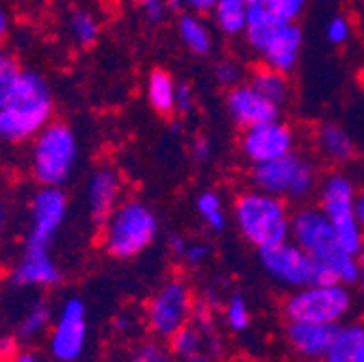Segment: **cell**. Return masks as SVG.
Masks as SVG:
<instances>
[{
  "instance_id": "1",
  "label": "cell",
  "mask_w": 364,
  "mask_h": 362,
  "mask_svg": "<svg viewBox=\"0 0 364 362\" xmlns=\"http://www.w3.org/2000/svg\"><path fill=\"white\" fill-rule=\"evenodd\" d=\"M53 119H57V96L50 80L39 70L24 68L0 109V146H28Z\"/></svg>"
},
{
  "instance_id": "2",
  "label": "cell",
  "mask_w": 364,
  "mask_h": 362,
  "mask_svg": "<svg viewBox=\"0 0 364 362\" xmlns=\"http://www.w3.org/2000/svg\"><path fill=\"white\" fill-rule=\"evenodd\" d=\"M291 239L304 247L316 262L332 269V274L343 284H358L362 278V267L358 254L347 252L334 233L330 217L318 204H297L291 217Z\"/></svg>"
},
{
  "instance_id": "3",
  "label": "cell",
  "mask_w": 364,
  "mask_h": 362,
  "mask_svg": "<svg viewBox=\"0 0 364 362\" xmlns=\"http://www.w3.org/2000/svg\"><path fill=\"white\" fill-rule=\"evenodd\" d=\"M26 148V171L37 187H65L80 165V137L63 119H53Z\"/></svg>"
},
{
  "instance_id": "4",
  "label": "cell",
  "mask_w": 364,
  "mask_h": 362,
  "mask_svg": "<svg viewBox=\"0 0 364 362\" xmlns=\"http://www.w3.org/2000/svg\"><path fill=\"white\" fill-rule=\"evenodd\" d=\"M98 230V243L107 256L132 260L154 245L161 235V219L146 200L124 198Z\"/></svg>"
},
{
  "instance_id": "5",
  "label": "cell",
  "mask_w": 364,
  "mask_h": 362,
  "mask_svg": "<svg viewBox=\"0 0 364 362\" xmlns=\"http://www.w3.org/2000/svg\"><path fill=\"white\" fill-rule=\"evenodd\" d=\"M291 202L256 187L243 189L235 196L230 219L245 243L256 250L276 245L291 237Z\"/></svg>"
},
{
  "instance_id": "6",
  "label": "cell",
  "mask_w": 364,
  "mask_h": 362,
  "mask_svg": "<svg viewBox=\"0 0 364 362\" xmlns=\"http://www.w3.org/2000/svg\"><path fill=\"white\" fill-rule=\"evenodd\" d=\"M318 169L312 159L301 152H291L250 167V185L284 198L291 204H306L318 187Z\"/></svg>"
},
{
  "instance_id": "7",
  "label": "cell",
  "mask_w": 364,
  "mask_h": 362,
  "mask_svg": "<svg viewBox=\"0 0 364 362\" xmlns=\"http://www.w3.org/2000/svg\"><path fill=\"white\" fill-rule=\"evenodd\" d=\"M355 180L343 171L341 167L330 169L318 178L316 187V204L330 217L338 243L347 250L358 254L362 241H364V228L360 225L353 204H355Z\"/></svg>"
},
{
  "instance_id": "8",
  "label": "cell",
  "mask_w": 364,
  "mask_h": 362,
  "mask_svg": "<svg viewBox=\"0 0 364 362\" xmlns=\"http://www.w3.org/2000/svg\"><path fill=\"white\" fill-rule=\"evenodd\" d=\"M353 304L355 299L349 284H306L301 289H293V293L282 304V312L287 321L341 326L353 312Z\"/></svg>"
},
{
  "instance_id": "9",
  "label": "cell",
  "mask_w": 364,
  "mask_h": 362,
  "mask_svg": "<svg viewBox=\"0 0 364 362\" xmlns=\"http://www.w3.org/2000/svg\"><path fill=\"white\" fill-rule=\"evenodd\" d=\"M196 306V297L191 291V284L182 276H171L165 282L156 287V291L150 295L144 312L146 330L159 339L169 341L182 326L191 321Z\"/></svg>"
},
{
  "instance_id": "10",
  "label": "cell",
  "mask_w": 364,
  "mask_h": 362,
  "mask_svg": "<svg viewBox=\"0 0 364 362\" xmlns=\"http://www.w3.org/2000/svg\"><path fill=\"white\" fill-rule=\"evenodd\" d=\"M70 215V198L63 187H37L26 204L24 247L50 250Z\"/></svg>"
},
{
  "instance_id": "11",
  "label": "cell",
  "mask_w": 364,
  "mask_h": 362,
  "mask_svg": "<svg viewBox=\"0 0 364 362\" xmlns=\"http://www.w3.org/2000/svg\"><path fill=\"white\" fill-rule=\"evenodd\" d=\"M89 341L87 304L78 295H70L55 312L53 328L46 336V347L55 362H78Z\"/></svg>"
},
{
  "instance_id": "12",
  "label": "cell",
  "mask_w": 364,
  "mask_h": 362,
  "mask_svg": "<svg viewBox=\"0 0 364 362\" xmlns=\"http://www.w3.org/2000/svg\"><path fill=\"white\" fill-rule=\"evenodd\" d=\"M258 262L271 280L291 291L314 282L316 260L291 237L276 245L258 250Z\"/></svg>"
},
{
  "instance_id": "13",
  "label": "cell",
  "mask_w": 364,
  "mask_h": 362,
  "mask_svg": "<svg viewBox=\"0 0 364 362\" xmlns=\"http://www.w3.org/2000/svg\"><path fill=\"white\" fill-rule=\"evenodd\" d=\"M295 150H297V132L282 117L245 128L239 134V152L245 159V163H250V167L280 159Z\"/></svg>"
},
{
  "instance_id": "14",
  "label": "cell",
  "mask_w": 364,
  "mask_h": 362,
  "mask_svg": "<svg viewBox=\"0 0 364 362\" xmlns=\"http://www.w3.org/2000/svg\"><path fill=\"white\" fill-rule=\"evenodd\" d=\"M63 269L50 250L22 247L20 256L9 269V287L18 291H53L63 284Z\"/></svg>"
},
{
  "instance_id": "15",
  "label": "cell",
  "mask_w": 364,
  "mask_h": 362,
  "mask_svg": "<svg viewBox=\"0 0 364 362\" xmlns=\"http://www.w3.org/2000/svg\"><path fill=\"white\" fill-rule=\"evenodd\" d=\"M82 200L91 223L100 228L105 219L124 200V183L119 171L113 165H96L85 178Z\"/></svg>"
},
{
  "instance_id": "16",
  "label": "cell",
  "mask_w": 364,
  "mask_h": 362,
  "mask_svg": "<svg viewBox=\"0 0 364 362\" xmlns=\"http://www.w3.org/2000/svg\"><path fill=\"white\" fill-rule=\"evenodd\" d=\"M223 105H225L228 117H230L235 122V126L241 130L271 122V119H278L282 113L280 107H276L273 102H269L262 94H258L247 80L232 87V89H228Z\"/></svg>"
},
{
  "instance_id": "17",
  "label": "cell",
  "mask_w": 364,
  "mask_h": 362,
  "mask_svg": "<svg viewBox=\"0 0 364 362\" xmlns=\"http://www.w3.org/2000/svg\"><path fill=\"white\" fill-rule=\"evenodd\" d=\"M301 50H304V31L299 22H280L276 31H273V35L269 37V41L264 43V48L260 50L258 59L260 63L291 76L299 65Z\"/></svg>"
},
{
  "instance_id": "18",
  "label": "cell",
  "mask_w": 364,
  "mask_h": 362,
  "mask_svg": "<svg viewBox=\"0 0 364 362\" xmlns=\"http://www.w3.org/2000/svg\"><path fill=\"white\" fill-rule=\"evenodd\" d=\"M338 326L310 324V321H287V343L304 360H323L336 339Z\"/></svg>"
},
{
  "instance_id": "19",
  "label": "cell",
  "mask_w": 364,
  "mask_h": 362,
  "mask_svg": "<svg viewBox=\"0 0 364 362\" xmlns=\"http://www.w3.org/2000/svg\"><path fill=\"white\" fill-rule=\"evenodd\" d=\"M314 146L316 152L321 154V159L334 167H345L355 161L358 148L355 142L351 139V134L334 122H323L318 124L314 130Z\"/></svg>"
},
{
  "instance_id": "20",
  "label": "cell",
  "mask_w": 364,
  "mask_h": 362,
  "mask_svg": "<svg viewBox=\"0 0 364 362\" xmlns=\"http://www.w3.org/2000/svg\"><path fill=\"white\" fill-rule=\"evenodd\" d=\"M176 33L182 46L193 57H208L215 50V26L206 22L202 14L180 11L176 18Z\"/></svg>"
},
{
  "instance_id": "21",
  "label": "cell",
  "mask_w": 364,
  "mask_h": 362,
  "mask_svg": "<svg viewBox=\"0 0 364 362\" xmlns=\"http://www.w3.org/2000/svg\"><path fill=\"white\" fill-rule=\"evenodd\" d=\"M55 321V310L53 304L46 297H37L20 316V321L16 326V339L20 341V345L31 347L37 341H41L43 336H48L50 328Z\"/></svg>"
},
{
  "instance_id": "22",
  "label": "cell",
  "mask_w": 364,
  "mask_h": 362,
  "mask_svg": "<svg viewBox=\"0 0 364 362\" xmlns=\"http://www.w3.org/2000/svg\"><path fill=\"white\" fill-rule=\"evenodd\" d=\"M247 82L256 89L258 94H262L269 102H273L276 107L284 109L291 98H293V85H291V76L284 72L273 70L264 63L256 65L250 74H247Z\"/></svg>"
},
{
  "instance_id": "23",
  "label": "cell",
  "mask_w": 364,
  "mask_h": 362,
  "mask_svg": "<svg viewBox=\"0 0 364 362\" xmlns=\"http://www.w3.org/2000/svg\"><path fill=\"white\" fill-rule=\"evenodd\" d=\"M176 87L178 80L165 68L150 70L146 78V100L150 109L161 117L176 115Z\"/></svg>"
},
{
  "instance_id": "24",
  "label": "cell",
  "mask_w": 364,
  "mask_h": 362,
  "mask_svg": "<svg viewBox=\"0 0 364 362\" xmlns=\"http://www.w3.org/2000/svg\"><path fill=\"white\" fill-rule=\"evenodd\" d=\"M321 362H364V321L341 324L336 339Z\"/></svg>"
},
{
  "instance_id": "25",
  "label": "cell",
  "mask_w": 364,
  "mask_h": 362,
  "mask_svg": "<svg viewBox=\"0 0 364 362\" xmlns=\"http://www.w3.org/2000/svg\"><path fill=\"white\" fill-rule=\"evenodd\" d=\"M250 11V0H217L213 11L208 14L215 31L225 39H239L245 28Z\"/></svg>"
},
{
  "instance_id": "26",
  "label": "cell",
  "mask_w": 364,
  "mask_h": 362,
  "mask_svg": "<svg viewBox=\"0 0 364 362\" xmlns=\"http://www.w3.org/2000/svg\"><path fill=\"white\" fill-rule=\"evenodd\" d=\"M65 31H68V37L76 48L89 50L100 41L102 24H100V18L91 9L76 7L65 18Z\"/></svg>"
},
{
  "instance_id": "27",
  "label": "cell",
  "mask_w": 364,
  "mask_h": 362,
  "mask_svg": "<svg viewBox=\"0 0 364 362\" xmlns=\"http://www.w3.org/2000/svg\"><path fill=\"white\" fill-rule=\"evenodd\" d=\"M280 22L271 16V11L262 5V3H256V5H250V11H247V20H245V28H243V43L247 46V50L258 57L260 50L264 48V43L269 41V37L273 35Z\"/></svg>"
},
{
  "instance_id": "28",
  "label": "cell",
  "mask_w": 364,
  "mask_h": 362,
  "mask_svg": "<svg viewBox=\"0 0 364 362\" xmlns=\"http://www.w3.org/2000/svg\"><path fill=\"white\" fill-rule=\"evenodd\" d=\"M196 213L210 233H223L228 225V211L223 198L215 189H206L196 198Z\"/></svg>"
},
{
  "instance_id": "29",
  "label": "cell",
  "mask_w": 364,
  "mask_h": 362,
  "mask_svg": "<svg viewBox=\"0 0 364 362\" xmlns=\"http://www.w3.org/2000/svg\"><path fill=\"white\" fill-rule=\"evenodd\" d=\"M206 343H208V336L193 321H189L167 341V347L176 360H187V358L200 356Z\"/></svg>"
},
{
  "instance_id": "30",
  "label": "cell",
  "mask_w": 364,
  "mask_h": 362,
  "mask_svg": "<svg viewBox=\"0 0 364 362\" xmlns=\"http://www.w3.org/2000/svg\"><path fill=\"white\" fill-rule=\"evenodd\" d=\"M247 70H245V65L239 61V59H235V57H221L217 63H215V68H213V78H215V82L221 87V89H232V87H237V85H241V82H245L247 80Z\"/></svg>"
},
{
  "instance_id": "31",
  "label": "cell",
  "mask_w": 364,
  "mask_h": 362,
  "mask_svg": "<svg viewBox=\"0 0 364 362\" xmlns=\"http://www.w3.org/2000/svg\"><path fill=\"white\" fill-rule=\"evenodd\" d=\"M22 70L24 68H22V63L18 61L16 55L0 53V109H3L5 102L9 100Z\"/></svg>"
},
{
  "instance_id": "32",
  "label": "cell",
  "mask_w": 364,
  "mask_h": 362,
  "mask_svg": "<svg viewBox=\"0 0 364 362\" xmlns=\"http://www.w3.org/2000/svg\"><path fill=\"white\" fill-rule=\"evenodd\" d=\"M223 321L232 332H243L250 328L252 312L243 295H230L223 306Z\"/></svg>"
},
{
  "instance_id": "33",
  "label": "cell",
  "mask_w": 364,
  "mask_h": 362,
  "mask_svg": "<svg viewBox=\"0 0 364 362\" xmlns=\"http://www.w3.org/2000/svg\"><path fill=\"white\" fill-rule=\"evenodd\" d=\"M124 362H176L165 341H146L136 345Z\"/></svg>"
},
{
  "instance_id": "34",
  "label": "cell",
  "mask_w": 364,
  "mask_h": 362,
  "mask_svg": "<svg viewBox=\"0 0 364 362\" xmlns=\"http://www.w3.org/2000/svg\"><path fill=\"white\" fill-rule=\"evenodd\" d=\"M278 22H299L308 9V0H262Z\"/></svg>"
},
{
  "instance_id": "35",
  "label": "cell",
  "mask_w": 364,
  "mask_h": 362,
  "mask_svg": "<svg viewBox=\"0 0 364 362\" xmlns=\"http://www.w3.org/2000/svg\"><path fill=\"white\" fill-rule=\"evenodd\" d=\"M351 35H353V26H351V20L345 16V14H336L328 20L326 24V39L332 43L336 48H343L351 41Z\"/></svg>"
},
{
  "instance_id": "36",
  "label": "cell",
  "mask_w": 364,
  "mask_h": 362,
  "mask_svg": "<svg viewBox=\"0 0 364 362\" xmlns=\"http://www.w3.org/2000/svg\"><path fill=\"white\" fill-rule=\"evenodd\" d=\"M134 7L150 26H156L167 18L169 0H134Z\"/></svg>"
},
{
  "instance_id": "37",
  "label": "cell",
  "mask_w": 364,
  "mask_h": 362,
  "mask_svg": "<svg viewBox=\"0 0 364 362\" xmlns=\"http://www.w3.org/2000/svg\"><path fill=\"white\" fill-rule=\"evenodd\" d=\"M210 256H213L210 243H206V241H191L189 239V243H187L185 252H182L180 260L185 262L187 267H191V269H200V267H204L210 260Z\"/></svg>"
},
{
  "instance_id": "38",
  "label": "cell",
  "mask_w": 364,
  "mask_h": 362,
  "mask_svg": "<svg viewBox=\"0 0 364 362\" xmlns=\"http://www.w3.org/2000/svg\"><path fill=\"white\" fill-rule=\"evenodd\" d=\"M196 109V92L189 82H178L176 87V115H189Z\"/></svg>"
},
{
  "instance_id": "39",
  "label": "cell",
  "mask_w": 364,
  "mask_h": 362,
  "mask_svg": "<svg viewBox=\"0 0 364 362\" xmlns=\"http://www.w3.org/2000/svg\"><path fill=\"white\" fill-rule=\"evenodd\" d=\"M217 0H169V5L176 7L178 11H193V14H202L208 16L213 11Z\"/></svg>"
},
{
  "instance_id": "40",
  "label": "cell",
  "mask_w": 364,
  "mask_h": 362,
  "mask_svg": "<svg viewBox=\"0 0 364 362\" xmlns=\"http://www.w3.org/2000/svg\"><path fill=\"white\" fill-rule=\"evenodd\" d=\"M191 159L196 163H208L213 159V142L208 137H198L191 144Z\"/></svg>"
},
{
  "instance_id": "41",
  "label": "cell",
  "mask_w": 364,
  "mask_h": 362,
  "mask_svg": "<svg viewBox=\"0 0 364 362\" xmlns=\"http://www.w3.org/2000/svg\"><path fill=\"white\" fill-rule=\"evenodd\" d=\"M20 341L16 339V334H0V358L14 362V358L20 353Z\"/></svg>"
},
{
  "instance_id": "42",
  "label": "cell",
  "mask_w": 364,
  "mask_h": 362,
  "mask_svg": "<svg viewBox=\"0 0 364 362\" xmlns=\"http://www.w3.org/2000/svg\"><path fill=\"white\" fill-rule=\"evenodd\" d=\"M9 200H7V193L0 187V247L5 243V237H7V230H9Z\"/></svg>"
},
{
  "instance_id": "43",
  "label": "cell",
  "mask_w": 364,
  "mask_h": 362,
  "mask_svg": "<svg viewBox=\"0 0 364 362\" xmlns=\"http://www.w3.org/2000/svg\"><path fill=\"white\" fill-rule=\"evenodd\" d=\"M134 326H136V321L132 319V316H130L128 312H119V314L115 316V321H113L115 332H117V334H122V336L134 334V332H132V330H134Z\"/></svg>"
},
{
  "instance_id": "44",
  "label": "cell",
  "mask_w": 364,
  "mask_h": 362,
  "mask_svg": "<svg viewBox=\"0 0 364 362\" xmlns=\"http://www.w3.org/2000/svg\"><path fill=\"white\" fill-rule=\"evenodd\" d=\"M187 243H189V239L187 237H182V235H169L167 237V247H169V252L180 260V256H182V252H185V247H187Z\"/></svg>"
},
{
  "instance_id": "45",
  "label": "cell",
  "mask_w": 364,
  "mask_h": 362,
  "mask_svg": "<svg viewBox=\"0 0 364 362\" xmlns=\"http://www.w3.org/2000/svg\"><path fill=\"white\" fill-rule=\"evenodd\" d=\"M11 28H14V18L3 5H0V41H5L9 37Z\"/></svg>"
},
{
  "instance_id": "46",
  "label": "cell",
  "mask_w": 364,
  "mask_h": 362,
  "mask_svg": "<svg viewBox=\"0 0 364 362\" xmlns=\"http://www.w3.org/2000/svg\"><path fill=\"white\" fill-rule=\"evenodd\" d=\"M353 211H355V217H358L360 225H362V228H364V183H362V185H358Z\"/></svg>"
},
{
  "instance_id": "47",
  "label": "cell",
  "mask_w": 364,
  "mask_h": 362,
  "mask_svg": "<svg viewBox=\"0 0 364 362\" xmlns=\"http://www.w3.org/2000/svg\"><path fill=\"white\" fill-rule=\"evenodd\" d=\"M14 362H41V358H39V353L37 351H33V349H20V353L14 358Z\"/></svg>"
},
{
  "instance_id": "48",
  "label": "cell",
  "mask_w": 364,
  "mask_h": 362,
  "mask_svg": "<svg viewBox=\"0 0 364 362\" xmlns=\"http://www.w3.org/2000/svg\"><path fill=\"white\" fill-rule=\"evenodd\" d=\"M178 362H215V360L204 356V353H200V356H193V358H187V360H178Z\"/></svg>"
},
{
  "instance_id": "49",
  "label": "cell",
  "mask_w": 364,
  "mask_h": 362,
  "mask_svg": "<svg viewBox=\"0 0 364 362\" xmlns=\"http://www.w3.org/2000/svg\"><path fill=\"white\" fill-rule=\"evenodd\" d=\"M358 260H360V267H362V276H364V241L358 250Z\"/></svg>"
},
{
  "instance_id": "50",
  "label": "cell",
  "mask_w": 364,
  "mask_h": 362,
  "mask_svg": "<svg viewBox=\"0 0 364 362\" xmlns=\"http://www.w3.org/2000/svg\"><path fill=\"white\" fill-rule=\"evenodd\" d=\"M360 287H362V293H364V276L360 278Z\"/></svg>"
},
{
  "instance_id": "51",
  "label": "cell",
  "mask_w": 364,
  "mask_h": 362,
  "mask_svg": "<svg viewBox=\"0 0 364 362\" xmlns=\"http://www.w3.org/2000/svg\"><path fill=\"white\" fill-rule=\"evenodd\" d=\"M256 3H262V0H250V5H256Z\"/></svg>"
},
{
  "instance_id": "52",
  "label": "cell",
  "mask_w": 364,
  "mask_h": 362,
  "mask_svg": "<svg viewBox=\"0 0 364 362\" xmlns=\"http://www.w3.org/2000/svg\"><path fill=\"white\" fill-rule=\"evenodd\" d=\"M0 362H9V360H3V358H0Z\"/></svg>"
},
{
  "instance_id": "53",
  "label": "cell",
  "mask_w": 364,
  "mask_h": 362,
  "mask_svg": "<svg viewBox=\"0 0 364 362\" xmlns=\"http://www.w3.org/2000/svg\"><path fill=\"white\" fill-rule=\"evenodd\" d=\"M0 53H3V50H0Z\"/></svg>"
}]
</instances>
